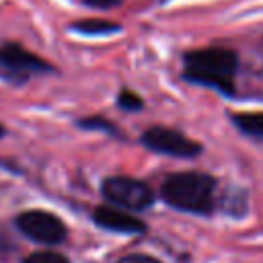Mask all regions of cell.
Segmentation results:
<instances>
[{
	"mask_svg": "<svg viewBox=\"0 0 263 263\" xmlns=\"http://www.w3.org/2000/svg\"><path fill=\"white\" fill-rule=\"evenodd\" d=\"M183 64L185 80L216 88L222 95H234V76L238 68L234 51L220 47L195 49L183 55Z\"/></svg>",
	"mask_w": 263,
	"mask_h": 263,
	"instance_id": "cell-1",
	"label": "cell"
},
{
	"mask_svg": "<svg viewBox=\"0 0 263 263\" xmlns=\"http://www.w3.org/2000/svg\"><path fill=\"white\" fill-rule=\"evenodd\" d=\"M214 191L216 181L195 171L168 175L160 187V195L171 208L191 214H210L214 210Z\"/></svg>",
	"mask_w": 263,
	"mask_h": 263,
	"instance_id": "cell-2",
	"label": "cell"
},
{
	"mask_svg": "<svg viewBox=\"0 0 263 263\" xmlns=\"http://www.w3.org/2000/svg\"><path fill=\"white\" fill-rule=\"evenodd\" d=\"M101 191L107 201L123 210H146L154 203L152 187L132 177H107Z\"/></svg>",
	"mask_w": 263,
	"mask_h": 263,
	"instance_id": "cell-3",
	"label": "cell"
},
{
	"mask_svg": "<svg viewBox=\"0 0 263 263\" xmlns=\"http://www.w3.org/2000/svg\"><path fill=\"white\" fill-rule=\"evenodd\" d=\"M51 70H53V66L49 62L27 51L21 43L8 41V43L0 45V72L6 80L21 84L31 74H47Z\"/></svg>",
	"mask_w": 263,
	"mask_h": 263,
	"instance_id": "cell-4",
	"label": "cell"
},
{
	"mask_svg": "<svg viewBox=\"0 0 263 263\" xmlns=\"http://www.w3.org/2000/svg\"><path fill=\"white\" fill-rule=\"evenodd\" d=\"M14 224L27 238L43 242V245H60L68 234L64 222L55 214L45 212V210L23 212L16 216Z\"/></svg>",
	"mask_w": 263,
	"mask_h": 263,
	"instance_id": "cell-5",
	"label": "cell"
},
{
	"mask_svg": "<svg viewBox=\"0 0 263 263\" xmlns=\"http://www.w3.org/2000/svg\"><path fill=\"white\" fill-rule=\"evenodd\" d=\"M142 144L158 154H166V156H177V158H193L201 152V144H197L195 140L187 138L185 134L171 129V127H162V125H154L148 127L142 134Z\"/></svg>",
	"mask_w": 263,
	"mask_h": 263,
	"instance_id": "cell-6",
	"label": "cell"
},
{
	"mask_svg": "<svg viewBox=\"0 0 263 263\" xmlns=\"http://www.w3.org/2000/svg\"><path fill=\"white\" fill-rule=\"evenodd\" d=\"M92 220L107 228V230H115V232H125V234H136V232H144L146 224L142 220H138L136 216L123 212L121 208H111V205H99L92 212Z\"/></svg>",
	"mask_w": 263,
	"mask_h": 263,
	"instance_id": "cell-7",
	"label": "cell"
},
{
	"mask_svg": "<svg viewBox=\"0 0 263 263\" xmlns=\"http://www.w3.org/2000/svg\"><path fill=\"white\" fill-rule=\"evenodd\" d=\"M70 29L80 35H109L115 31H121V25L113 21H105V18H86V21L72 23Z\"/></svg>",
	"mask_w": 263,
	"mask_h": 263,
	"instance_id": "cell-8",
	"label": "cell"
},
{
	"mask_svg": "<svg viewBox=\"0 0 263 263\" xmlns=\"http://www.w3.org/2000/svg\"><path fill=\"white\" fill-rule=\"evenodd\" d=\"M234 125L253 138H263V113H236L232 115Z\"/></svg>",
	"mask_w": 263,
	"mask_h": 263,
	"instance_id": "cell-9",
	"label": "cell"
},
{
	"mask_svg": "<svg viewBox=\"0 0 263 263\" xmlns=\"http://www.w3.org/2000/svg\"><path fill=\"white\" fill-rule=\"evenodd\" d=\"M76 125L78 127H82V129H105L107 134H111V136H117L119 134V129L109 121V119H105V117H101V115H92V117H86V119H78L76 121Z\"/></svg>",
	"mask_w": 263,
	"mask_h": 263,
	"instance_id": "cell-10",
	"label": "cell"
},
{
	"mask_svg": "<svg viewBox=\"0 0 263 263\" xmlns=\"http://www.w3.org/2000/svg\"><path fill=\"white\" fill-rule=\"evenodd\" d=\"M117 105L123 109V111H142L144 109V101L138 92L134 90H127L123 88L119 95H117Z\"/></svg>",
	"mask_w": 263,
	"mask_h": 263,
	"instance_id": "cell-11",
	"label": "cell"
},
{
	"mask_svg": "<svg viewBox=\"0 0 263 263\" xmlns=\"http://www.w3.org/2000/svg\"><path fill=\"white\" fill-rule=\"evenodd\" d=\"M23 263H70L66 255L55 251H37L23 259Z\"/></svg>",
	"mask_w": 263,
	"mask_h": 263,
	"instance_id": "cell-12",
	"label": "cell"
},
{
	"mask_svg": "<svg viewBox=\"0 0 263 263\" xmlns=\"http://www.w3.org/2000/svg\"><path fill=\"white\" fill-rule=\"evenodd\" d=\"M117 263H160V261L150 255H125Z\"/></svg>",
	"mask_w": 263,
	"mask_h": 263,
	"instance_id": "cell-13",
	"label": "cell"
},
{
	"mask_svg": "<svg viewBox=\"0 0 263 263\" xmlns=\"http://www.w3.org/2000/svg\"><path fill=\"white\" fill-rule=\"evenodd\" d=\"M86 6H92V8H113L117 6L121 0H82Z\"/></svg>",
	"mask_w": 263,
	"mask_h": 263,
	"instance_id": "cell-14",
	"label": "cell"
},
{
	"mask_svg": "<svg viewBox=\"0 0 263 263\" xmlns=\"http://www.w3.org/2000/svg\"><path fill=\"white\" fill-rule=\"evenodd\" d=\"M4 134H6V129H4V125H2V123H0V138H2V136H4Z\"/></svg>",
	"mask_w": 263,
	"mask_h": 263,
	"instance_id": "cell-15",
	"label": "cell"
}]
</instances>
